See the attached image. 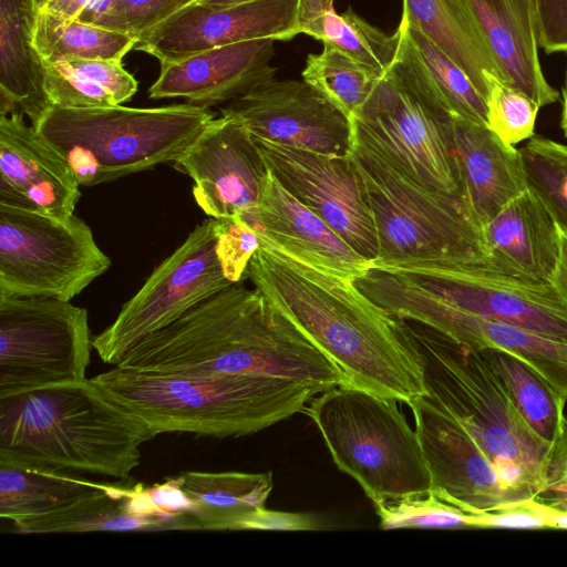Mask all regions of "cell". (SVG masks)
Here are the masks:
<instances>
[{
  "label": "cell",
  "mask_w": 567,
  "mask_h": 567,
  "mask_svg": "<svg viewBox=\"0 0 567 567\" xmlns=\"http://www.w3.org/2000/svg\"><path fill=\"white\" fill-rule=\"evenodd\" d=\"M195 1H197V0H193L190 3L195 2ZM190 3H189V4H190ZM187 6H188V4H187Z\"/></svg>",
  "instance_id": "obj_52"
},
{
  "label": "cell",
  "mask_w": 567,
  "mask_h": 567,
  "mask_svg": "<svg viewBox=\"0 0 567 567\" xmlns=\"http://www.w3.org/2000/svg\"><path fill=\"white\" fill-rule=\"evenodd\" d=\"M116 367L187 375L249 374L299 382L317 393L346 385L312 342L244 280L144 337Z\"/></svg>",
  "instance_id": "obj_2"
},
{
  "label": "cell",
  "mask_w": 567,
  "mask_h": 567,
  "mask_svg": "<svg viewBox=\"0 0 567 567\" xmlns=\"http://www.w3.org/2000/svg\"><path fill=\"white\" fill-rule=\"evenodd\" d=\"M102 485L66 471L0 463V517L13 523L47 515Z\"/></svg>",
  "instance_id": "obj_31"
},
{
  "label": "cell",
  "mask_w": 567,
  "mask_h": 567,
  "mask_svg": "<svg viewBox=\"0 0 567 567\" xmlns=\"http://www.w3.org/2000/svg\"><path fill=\"white\" fill-rule=\"evenodd\" d=\"M217 220V254L225 276L233 284L245 280L248 265L260 247L259 237L240 216Z\"/></svg>",
  "instance_id": "obj_41"
},
{
  "label": "cell",
  "mask_w": 567,
  "mask_h": 567,
  "mask_svg": "<svg viewBox=\"0 0 567 567\" xmlns=\"http://www.w3.org/2000/svg\"><path fill=\"white\" fill-rule=\"evenodd\" d=\"M535 8L539 47L567 52V0H535Z\"/></svg>",
  "instance_id": "obj_43"
},
{
  "label": "cell",
  "mask_w": 567,
  "mask_h": 567,
  "mask_svg": "<svg viewBox=\"0 0 567 567\" xmlns=\"http://www.w3.org/2000/svg\"><path fill=\"white\" fill-rule=\"evenodd\" d=\"M255 138L271 175L360 256L374 262L378 235L352 156H336Z\"/></svg>",
  "instance_id": "obj_15"
},
{
  "label": "cell",
  "mask_w": 567,
  "mask_h": 567,
  "mask_svg": "<svg viewBox=\"0 0 567 567\" xmlns=\"http://www.w3.org/2000/svg\"><path fill=\"white\" fill-rule=\"evenodd\" d=\"M43 86L52 106L109 107L137 91V81L122 60L63 58L43 61Z\"/></svg>",
  "instance_id": "obj_30"
},
{
  "label": "cell",
  "mask_w": 567,
  "mask_h": 567,
  "mask_svg": "<svg viewBox=\"0 0 567 567\" xmlns=\"http://www.w3.org/2000/svg\"><path fill=\"white\" fill-rule=\"evenodd\" d=\"M246 279L342 373L347 385L406 404L426 395L417 348L399 319L353 280L267 245L254 254Z\"/></svg>",
  "instance_id": "obj_1"
},
{
  "label": "cell",
  "mask_w": 567,
  "mask_h": 567,
  "mask_svg": "<svg viewBox=\"0 0 567 567\" xmlns=\"http://www.w3.org/2000/svg\"><path fill=\"white\" fill-rule=\"evenodd\" d=\"M213 118L208 107L189 103L51 106L35 130L64 157L80 186H94L174 163Z\"/></svg>",
  "instance_id": "obj_7"
},
{
  "label": "cell",
  "mask_w": 567,
  "mask_h": 567,
  "mask_svg": "<svg viewBox=\"0 0 567 567\" xmlns=\"http://www.w3.org/2000/svg\"><path fill=\"white\" fill-rule=\"evenodd\" d=\"M44 0H0V116L27 115L34 127L52 106L43 86V60L33 45Z\"/></svg>",
  "instance_id": "obj_27"
},
{
  "label": "cell",
  "mask_w": 567,
  "mask_h": 567,
  "mask_svg": "<svg viewBox=\"0 0 567 567\" xmlns=\"http://www.w3.org/2000/svg\"><path fill=\"white\" fill-rule=\"evenodd\" d=\"M473 528L546 529L543 503L537 497L472 512Z\"/></svg>",
  "instance_id": "obj_42"
},
{
  "label": "cell",
  "mask_w": 567,
  "mask_h": 567,
  "mask_svg": "<svg viewBox=\"0 0 567 567\" xmlns=\"http://www.w3.org/2000/svg\"><path fill=\"white\" fill-rule=\"evenodd\" d=\"M174 167L194 181V199L213 218L256 210L269 174L254 136L227 114L208 122Z\"/></svg>",
  "instance_id": "obj_17"
},
{
  "label": "cell",
  "mask_w": 567,
  "mask_h": 567,
  "mask_svg": "<svg viewBox=\"0 0 567 567\" xmlns=\"http://www.w3.org/2000/svg\"><path fill=\"white\" fill-rule=\"evenodd\" d=\"M217 243L218 220L208 217L153 270L113 323L93 337L102 361L116 365L144 337L233 285L223 270Z\"/></svg>",
  "instance_id": "obj_12"
},
{
  "label": "cell",
  "mask_w": 567,
  "mask_h": 567,
  "mask_svg": "<svg viewBox=\"0 0 567 567\" xmlns=\"http://www.w3.org/2000/svg\"><path fill=\"white\" fill-rule=\"evenodd\" d=\"M381 529L473 528L472 512L435 495L431 491L375 507Z\"/></svg>",
  "instance_id": "obj_38"
},
{
  "label": "cell",
  "mask_w": 567,
  "mask_h": 567,
  "mask_svg": "<svg viewBox=\"0 0 567 567\" xmlns=\"http://www.w3.org/2000/svg\"><path fill=\"white\" fill-rule=\"evenodd\" d=\"M319 40L374 68L382 75L393 64L400 33L386 34L360 18L351 8L341 14L334 8L323 18Z\"/></svg>",
  "instance_id": "obj_36"
},
{
  "label": "cell",
  "mask_w": 567,
  "mask_h": 567,
  "mask_svg": "<svg viewBox=\"0 0 567 567\" xmlns=\"http://www.w3.org/2000/svg\"><path fill=\"white\" fill-rule=\"evenodd\" d=\"M396 318L421 354L426 396L462 424L520 499L543 494L554 442L524 420L482 350Z\"/></svg>",
  "instance_id": "obj_4"
},
{
  "label": "cell",
  "mask_w": 567,
  "mask_h": 567,
  "mask_svg": "<svg viewBox=\"0 0 567 567\" xmlns=\"http://www.w3.org/2000/svg\"><path fill=\"white\" fill-rule=\"evenodd\" d=\"M92 340L84 308L0 295V396L86 380Z\"/></svg>",
  "instance_id": "obj_11"
},
{
  "label": "cell",
  "mask_w": 567,
  "mask_h": 567,
  "mask_svg": "<svg viewBox=\"0 0 567 567\" xmlns=\"http://www.w3.org/2000/svg\"><path fill=\"white\" fill-rule=\"evenodd\" d=\"M237 216L256 230L260 245L319 270L355 280L373 268L371 261L290 195L270 172L257 209Z\"/></svg>",
  "instance_id": "obj_21"
},
{
  "label": "cell",
  "mask_w": 567,
  "mask_h": 567,
  "mask_svg": "<svg viewBox=\"0 0 567 567\" xmlns=\"http://www.w3.org/2000/svg\"><path fill=\"white\" fill-rule=\"evenodd\" d=\"M79 186L64 157L23 114L0 116V204L64 218L74 213Z\"/></svg>",
  "instance_id": "obj_20"
},
{
  "label": "cell",
  "mask_w": 567,
  "mask_h": 567,
  "mask_svg": "<svg viewBox=\"0 0 567 567\" xmlns=\"http://www.w3.org/2000/svg\"><path fill=\"white\" fill-rule=\"evenodd\" d=\"M486 268L550 282L560 252V230L540 198L527 187L482 225Z\"/></svg>",
  "instance_id": "obj_23"
},
{
  "label": "cell",
  "mask_w": 567,
  "mask_h": 567,
  "mask_svg": "<svg viewBox=\"0 0 567 567\" xmlns=\"http://www.w3.org/2000/svg\"><path fill=\"white\" fill-rule=\"evenodd\" d=\"M540 502L543 503L546 529H567V509Z\"/></svg>",
  "instance_id": "obj_48"
},
{
  "label": "cell",
  "mask_w": 567,
  "mask_h": 567,
  "mask_svg": "<svg viewBox=\"0 0 567 567\" xmlns=\"http://www.w3.org/2000/svg\"><path fill=\"white\" fill-rule=\"evenodd\" d=\"M274 42L248 40L161 63V73L150 86L148 96L183 97L189 104L208 109L228 103L275 78Z\"/></svg>",
  "instance_id": "obj_22"
},
{
  "label": "cell",
  "mask_w": 567,
  "mask_h": 567,
  "mask_svg": "<svg viewBox=\"0 0 567 567\" xmlns=\"http://www.w3.org/2000/svg\"><path fill=\"white\" fill-rule=\"evenodd\" d=\"M398 401L351 385L315 395L303 410L338 468L362 487L374 507L430 491L415 429Z\"/></svg>",
  "instance_id": "obj_9"
},
{
  "label": "cell",
  "mask_w": 567,
  "mask_h": 567,
  "mask_svg": "<svg viewBox=\"0 0 567 567\" xmlns=\"http://www.w3.org/2000/svg\"><path fill=\"white\" fill-rule=\"evenodd\" d=\"M401 20L414 25L470 78L487 102L492 73L504 81L466 0H402Z\"/></svg>",
  "instance_id": "obj_28"
},
{
  "label": "cell",
  "mask_w": 567,
  "mask_h": 567,
  "mask_svg": "<svg viewBox=\"0 0 567 567\" xmlns=\"http://www.w3.org/2000/svg\"><path fill=\"white\" fill-rule=\"evenodd\" d=\"M477 19L504 81L539 107L556 102L538 56L535 0H466Z\"/></svg>",
  "instance_id": "obj_26"
},
{
  "label": "cell",
  "mask_w": 567,
  "mask_h": 567,
  "mask_svg": "<svg viewBox=\"0 0 567 567\" xmlns=\"http://www.w3.org/2000/svg\"><path fill=\"white\" fill-rule=\"evenodd\" d=\"M90 380L109 399L140 417L155 435L254 434L303 412L318 394L306 384L265 375H187L116 365Z\"/></svg>",
  "instance_id": "obj_5"
},
{
  "label": "cell",
  "mask_w": 567,
  "mask_h": 567,
  "mask_svg": "<svg viewBox=\"0 0 567 567\" xmlns=\"http://www.w3.org/2000/svg\"><path fill=\"white\" fill-rule=\"evenodd\" d=\"M300 0H252L228 7L190 3L140 37L133 50L159 63L255 39L289 41L299 33Z\"/></svg>",
  "instance_id": "obj_18"
},
{
  "label": "cell",
  "mask_w": 567,
  "mask_h": 567,
  "mask_svg": "<svg viewBox=\"0 0 567 567\" xmlns=\"http://www.w3.org/2000/svg\"><path fill=\"white\" fill-rule=\"evenodd\" d=\"M12 525L19 534L200 529L190 515L161 513L143 483H106L64 508Z\"/></svg>",
  "instance_id": "obj_24"
},
{
  "label": "cell",
  "mask_w": 567,
  "mask_h": 567,
  "mask_svg": "<svg viewBox=\"0 0 567 567\" xmlns=\"http://www.w3.org/2000/svg\"><path fill=\"white\" fill-rule=\"evenodd\" d=\"M560 127L563 130L564 135L567 137V68H566V74H565V84L563 87V107H561Z\"/></svg>",
  "instance_id": "obj_49"
},
{
  "label": "cell",
  "mask_w": 567,
  "mask_h": 567,
  "mask_svg": "<svg viewBox=\"0 0 567 567\" xmlns=\"http://www.w3.org/2000/svg\"><path fill=\"white\" fill-rule=\"evenodd\" d=\"M105 0H44L40 9L86 21Z\"/></svg>",
  "instance_id": "obj_46"
},
{
  "label": "cell",
  "mask_w": 567,
  "mask_h": 567,
  "mask_svg": "<svg viewBox=\"0 0 567 567\" xmlns=\"http://www.w3.org/2000/svg\"><path fill=\"white\" fill-rule=\"evenodd\" d=\"M334 0H300L299 2V33L319 40L323 18L334 8Z\"/></svg>",
  "instance_id": "obj_45"
},
{
  "label": "cell",
  "mask_w": 567,
  "mask_h": 567,
  "mask_svg": "<svg viewBox=\"0 0 567 567\" xmlns=\"http://www.w3.org/2000/svg\"><path fill=\"white\" fill-rule=\"evenodd\" d=\"M351 156L378 235L373 268L486 267L482 227L462 197L424 186L358 142Z\"/></svg>",
  "instance_id": "obj_6"
},
{
  "label": "cell",
  "mask_w": 567,
  "mask_h": 567,
  "mask_svg": "<svg viewBox=\"0 0 567 567\" xmlns=\"http://www.w3.org/2000/svg\"><path fill=\"white\" fill-rule=\"evenodd\" d=\"M193 0H105L85 22L130 33L136 40Z\"/></svg>",
  "instance_id": "obj_40"
},
{
  "label": "cell",
  "mask_w": 567,
  "mask_h": 567,
  "mask_svg": "<svg viewBox=\"0 0 567 567\" xmlns=\"http://www.w3.org/2000/svg\"><path fill=\"white\" fill-rule=\"evenodd\" d=\"M390 271L457 309L567 343V303L550 282L519 279L483 266Z\"/></svg>",
  "instance_id": "obj_14"
},
{
  "label": "cell",
  "mask_w": 567,
  "mask_h": 567,
  "mask_svg": "<svg viewBox=\"0 0 567 567\" xmlns=\"http://www.w3.org/2000/svg\"><path fill=\"white\" fill-rule=\"evenodd\" d=\"M445 109L454 116L487 126V102L466 73L417 28L400 21Z\"/></svg>",
  "instance_id": "obj_35"
},
{
  "label": "cell",
  "mask_w": 567,
  "mask_h": 567,
  "mask_svg": "<svg viewBox=\"0 0 567 567\" xmlns=\"http://www.w3.org/2000/svg\"><path fill=\"white\" fill-rule=\"evenodd\" d=\"M110 266L74 214L61 218L0 204V295L71 301Z\"/></svg>",
  "instance_id": "obj_10"
},
{
  "label": "cell",
  "mask_w": 567,
  "mask_h": 567,
  "mask_svg": "<svg viewBox=\"0 0 567 567\" xmlns=\"http://www.w3.org/2000/svg\"><path fill=\"white\" fill-rule=\"evenodd\" d=\"M463 197L481 227L527 188L520 151L488 126L452 116Z\"/></svg>",
  "instance_id": "obj_25"
},
{
  "label": "cell",
  "mask_w": 567,
  "mask_h": 567,
  "mask_svg": "<svg viewBox=\"0 0 567 567\" xmlns=\"http://www.w3.org/2000/svg\"><path fill=\"white\" fill-rule=\"evenodd\" d=\"M130 33L39 9L33 45L43 61L63 58L122 60L133 50Z\"/></svg>",
  "instance_id": "obj_32"
},
{
  "label": "cell",
  "mask_w": 567,
  "mask_h": 567,
  "mask_svg": "<svg viewBox=\"0 0 567 567\" xmlns=\"http://www.w3.org/2000/svg\"><path fill=\"white\" fill-rule=\"evenodd\" d=\"M396 30L393 64L351 117L354 140L424 186L464 199L453 115L440 101L405 30Z\"/></svg>",
  "instance_id": "obj_8"
},
{
  "label": "cell",
  "mask_w": 567,
  "mask_h": 567,
  "mask_svg": "<svg viewBox=\"0 0 567 567\" xmlns=\"http://www.w3.org/2000/svg\"><path fill=\"white\" fill-rule=\"evenodd\" d=\"M519 151L527 187L567 234V145L534 135Z\"/></svg>",
  "instance_id": "obj_37"
},
{
  "label": "cell",
  "mask_w": 567,
  "mask_h": 567,
  "mask_svg": "<svg viewBox=\"0 0 567 567\" xmlns=\"http://www.w3.org/2000/svg\"><path fill=\"white\" fill-rule=\"evenodd\" d=\"M363 291L395 317L419 321L480 349H498L517 357L567 401V343L457 309L393 271H372Z\"/></svg>",
  "instance_id": "obj_13"
},
{
  "label": "cell",
  "mask_w": 567,
  "mask_h": 567,
  "mask_svg": "<svg viewBox=\"0 0 567 567\" xmlns=\"http://www.w3.org/2000/svg\"><path fill=\"white\" fill-rule=\"evenodd\" d=\"M326 528L315 515L268 509L265 506L252 513L243 523L240 530L310 532Z\"/></svg>",
  "instance_id": "obj_44"
},
{
  "label": "cell",
  "mask_w": 567,
  "mask_h": 567,
  "mask_svg": "<svg viewBox=\"0 0 567 567\" xmlns=\"http://www.w3.org/2000/svg\"><path fill=\"white\" fill-rule=\"evenodd\" d=\"M550 284L567 303V234L561 230L559 258Z\"/></svg>",
  "instance_id": "obj_47"
},
{
  "label": "cell",
  "mask_w": 567,
  "mask_h": 567,
  "mask_svg": "<svg viewBox=\"0 0 567 567\" xmlns=\"http://www.w3.org/2000/svg\"><path fill=\"white\" fill-rule=\"evenodd\" d=\"M485 78L488 81L487 126L513 146L532 138L540 107L496 75L486 73Z\"/></svg>",
  "instance_id": "obj_39"
},
{
  "label": "cell",
  "mask_w": 567,
  "mask_h": 567,
  "mask_svg": "<svg viewBox=\"0 0 567 567\" xmlns=\"http://www.w3.org/2000/svg\"><path fill=\"white\" fill-rule=\"evenodd\" d=\"M155 434L90 379L0 396V463L128 478Z\"/></svg>",
  "instance_id": "obj_3"
},
{
  "label": "cell",
  "mask_w": 567,
  "mask_h": 567,
  "mask_svg": "<svg viewBox=\"0 0 567 567\" xmlns=\"http://www.w3.org/2000/svg\"><path fill=\"white\" fill-rule=\"evenodd\" d=\"M192 499V516L205 530H240L243 523L265 507L272 473L185 471L175 476Z\"/></svg>",
  "instance_id": "obj_29"
},
{
  "label": "cell",
  "mask_w": 567,
  "mask_h": 567,
  "mask_svg": "<svg viewBox=\"0 0 567 567\" xmlns=\"http://www.w3.org/2000/svg\"><path fill=\"white\" fill-rule=\"evenodd\" d=\"M252 0H197L195 2L202 3L207 7H228L239 4ZM194 3V2H193Z\"/></svg>",
  "instance_id": "obj_50"
},
{
  "label": "cell",
  "mask_w": 567,
  "mask_h": 567,
  "mask_svg": "<svg viewBox=\"0 0 567 567\" xmlns=\"http://www.w3.org/2000/svg\"><path fill=\"white\" fill-rule=\"evenodd\" d=\"M220 114L240 120L256 138L289 147L350 156L355 144L351 116L303 80L274 78L226 103Z\"/></svg>",
  "instance_id": "obj_16"
},
{
  "label": "cell",
  "mask_w": 567,
  "mask_h": 567,
  "mask_svg": "<svg viewBox=\"0 0 567 567\" xmlns=\"http://www.w3.org/2000/svg\"><path fill=\"white\" fill-rule=\"evenodd\" d=\"M301 76L352 117L382 74L337 47L323 43L320 53L307 56Z\"/></svg>",
  "instance_id": "obj_34"
},
{
  "label": "cell",
  "mask_w": 567,
  "mask_h": 567,
  "mask_svg": "<svg viewBox=\"0 0 567 567\" xmlns=\"http://www.w3.org/2000/svg\"><path fill=\"white\" fill-rule=\"evenodd\" d=\"M565 427H566V434H567V420H566V423H565Z\"/></svg>",
  "instance_id": "obj_51"
},
{
  "label": "cell",
  "mask_w": 567,
  "mask_h": 567,
  "mask_svg": "<svg viewBox=\"0 0 567 567\" xmlns=\"http://www.w3.org/2000/svg\"><path fill=\"white\" fill-rule=\"evenodd\" d=\"M430 475V491L460 506L487 511L520 501L468 432L426 395L408 404Z\"/></svg>",
  "instance_id": "obj_19"
},
{
  "label": "cell",
  "mask_w": 567,
  "mask_h": 567,
  "mask_svg": "<svg viewBox=\"0 0 567 567\" xmlns=\"http://www.w3.org/2000/svg\"><path fill=\"white\" fill-rule=\"evenodd\" d=\"M481 350L528 425L545 441H556L567 419V401L517 357L493 348Z\"/></svg>",
  "instance_id": "obj_33"
}]
</instances>
